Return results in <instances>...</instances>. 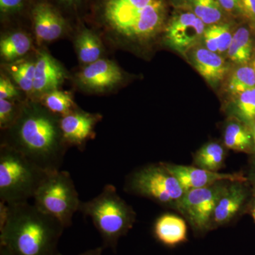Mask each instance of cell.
<instances>
[{
	"instance_id": "6da1fadb",
	"label": "cell",
	"mask_w": 255,
	"mask_h": 255,
	"mask_svg": "<svg viewBox=\"0 0 255 255\" xmlns=\"http://www.w3.org/2000/svg\"><path fill=\"white\" fill-rule=\"evenodd\" d=\"M62 223L28 202L0 203V246L12 255H57Z\"/></svg>"
},
{
	"instance_id": "7a4b0ae2",
	"label": "cell",
	"mask_w": 255,
	"mask_h": 255,
	"mask_svg": "<svg viewBox=\"0 0 255 255\" xmlns=\"http://www.w3.org/2000/svg\"><path fill=\"white\" fill-rule=\"evenodd\" d=\"M7 130L3 145L21 152L48 172L60 170L66 152L60 119L46 110L33 107L22 111Z\"/></svg>"
},
{
	"instance_id": "3957f363",
	"label": "cell",
	"mask_w": 255,
	"mask_h": 255,
	"mask_svg": "<svg viewBox=\"0 0 255 255\" xmlns=\"http://www.w3.org/2000/svg\"><path fill=\"white\" fill-rule=\"evenodd\" d=\"M102 15L111 32L135 43L150 41L165 16L164 0H102Z\"/></svg>"
},
{
	"instance_id": "277c9868",
	"label": "cell",
	"mask_w": 255,
	"mask_h": 255,
	"mask_svg": "<svg viewBox=\"0 0 255 255\" xmlns=\"http://www.w3.org/2000/svg\"><path fill=\"white\" fill-rule=\"evenodd\" d=\"M92 219L106 248L117 251L119 240L127 234L135 222V214L130 206L119 196L112 184L91 200L81 201L79 211Z\"/></svg>"
},
{
	"instance_id": "5b68a950",
	"label": "cell",
	"mask_w": 255,
	"mask_h": 255,
	"mask_svg": "<svg viewBox=\"0 0 255 255\" xmlns=\"http://www.w3.org/2000/svg\"><path fill=\"white\" fill-rule=\"evenodd\" d=\"M50 172L8 146L0 149V201L21 204L33 199Z\"/></svg>"
},
{
	"instance_id": "8992f818",
	"label": "cell",
	"mask_w": 255,
	"mask_h": 255,
	"mask_svg": "<svg viewBox=\"0 0 255 255\" xmlns=\"http://www.w3.org/2000/svg\"><path fill=\"white\" fill-rule=\"evenodd\" d=\"M33 200L38 209L58 220L65 228L72 226L82 201L70 174L60 169L50 172Z\"/></svg>"
},
{
	"instance_id": "52a82bcc",
	"label": "cell",
	"mask_w": 255,
	"mask_h": 255,
	"mask_svg": "<svg viewBox=\"0 0 255 255\" xmlns=\"http://www.w3.org/2000/svg\"><path fill=\"white\" fill-rule=\"evenodd\" d=\"M127 192L148 198L162 204L177 203L184 191L177 179L161 163L149 164L128 177Z\"/></svg>"
},
{
	"instance_id": "ba28073f",
	"label": "cell",
	"mask_w": 255,
	"mask_h": 255,
	"mask_svg": "<svg viewBox=\"0 0 255 255\" xmlns=\"http://www.w3.org/2000/svg\"><path fill=\"white\" fill-rule=\"evenodd\" d=\"M228 186L227 182H221L191 189L176 203L196 231L204 232L211 228L215 209Z\"/></svg>"
},
{
	"instance_id": "9c48e42d",
	"label": "cell",
	"mask_w": 255,
	"mask_h": 255,
	"mask_svg": "<svg viewBox=\"0 0 255 255\" xmlns=\"http://www.w3.org/2000/svg\"><path fill=\"white\" fill-rule=\"evenodd\" d=\"M205 25L194 12L175 15L166 28V41L173 49L185 53L204 37Z\"/></svg>"
},
{
	"instance_id": "30bf717a",
	"label": "cell",
	"mask_w": 255,
	"mask_h": 255,
	"mask_svg": "<svg viewBox=\"0 0 255 255\" xmlns=\"http://www.w3.org/2000/svg\"><path fill=\"white\" fill-rule=\"evenodd\" d=\"M162 164L177 179L184 192L191 189L208 187L218 182H243L246 180V178L239 174L221 173L191 166Z\"/></svg>"
},
{
	"instance_id": "8fae6325",
	"label": "cell",
	"mask_w": 255,
	"mask_h": 255,
	"mask_svg": "<svg viewBox=\"0 0 255 255\" xmlns=\"http://www.w3.org/2000/svg\"><path fill=\"white\" fill-rule=\"evenodd\" d=\"M101 119L99 115L73 111L60 119V128L66 145L75 146L83 150L85 143L95 135L96 124Z\"/></svg>"
},
{
	"instance_id": "7c38bea8",
	"label": "cell",
	"mask_w": 255,
	"mask_h": 255,
	"mask_svg": "<svg viewBox=\"0 0 255 255\" xmlns=\"http://www.w3.org/2000/svg\"><path fill=\"white\" fill-rule=\"evenodd\" d=\"M80 85L94 91H104L118 85L123 80L120 68L110 60L100 59L87 65L78 75Z\"/></svg>"
},
{
	"instance_id": "4fadbf2b",
	"label": "cell",
	"mask_w": 255,
	"mask_h": 255,
	"mask_svg": "<svg viewBox=\"0 0 255 255\" xmlns=\"http://www.w3.org/2000/svg\"><path fill=\"white\" fill-rule=\"evenodd\" d=\"M65 78L63 68L51 55L44 51L38 55L35 67L33 92L48 94L55 91Z\"/></svg>"
},
{
	"instance_id": "5bb4252c",
	"label": "cell",
	"mask_w": 255,
	"mask_h": 255,
	"mask_svg": "<svg viewBox=\"0 0 255 255\" xmlns=\"http://www.w3.org/2000/svg\"><path fill=\"white\" fill-rule=\"evenodd\" d=\"M33 18L35 34L38 41H55L63 34L65 20L49 4H37L33 9Z\"/></svg>"
},
{
	"instance_id": "9a60e30c",
	"label": "cell",
	"mask_w": 255,
	"mask_h": 255,
	"mask_svg": "<svg viewBox=\"0 0 255 255\" xmlns=\"http://www.w3.org/2000/svg\"><path fill=\"white\" fill-rule=\"evenodd\" d=\"M191 61L198 73L211 85L222 81L228 72L227 64L222 57L206 48H194Z\"/></svg>"
},
{
	"instance_id": "2e32d148",
	"label": "cell",
	"mask_w": 255,
	"mask_h": 255,
	"mask_svg": "<svg viewBox=\"0 0 255 255\" xmlns=\"http://www.w3.org/2000/svg\"><path fill=\"white\" fill-rule=\"evenodd\" d=\"M246 196L247 191L242 182H231L218 202L211 225L221 226L230 222L241 210Z\"/></svg>"
},
{
	"instance_id": "e0dca14e",
	"label": "cell",
	"mask_w": 255,
	"mask_h": 255,
	"mask_svg": "<svg viewBox=\"0 0 255 255\" xmlns=\"http://www.w3.org/2000/svg\"><path fill=\"white\" fill-rule=\"evenodd\" d=\"M154 234L157 241L162 244L167 246H177L187 241V224L179 216L163 215L156 221Z\"/></svg>"
},
{
	"instance_id": "ac0fdd59",
	"label": "cell",
	"mask_w": 255,
	"mask_h": 255,
	"mask_svg": "<svg viewBox=\"0 0 255 255\" xmlns=\"http://www.w3.org/2000/svg\"><path fill=\"white\" fill-rule=\"evenodd\" d=\"M224 142L226 147L231 150L239 152H249L253 150L251 127L238 120L231 122L225 130Z\"/></svg>"
},
{
	"instance_id": "d6986e66",
	"label": "cell",
	"mask_w": 255,
	"mask_h": 255,
	"mask_svg": "<svg viewBox=\"0 0 255 255\" xmlns=\"http://www.w3.org/2000/svg\"><path fill=\"white\" fill-rule=\"evenodd\" d=\"M75 47L79 60L85 65L101 59L103 53L100 38L90 30L85 29L80 32L75 41Z\"/></svg>"
},
{
	"instance_id": "ffe728a7",
	"label": "cell",
	"mask_w": 255,
	"mask_h": 255,
	"mask_svg": "<svg viewBox=\"0 0 255 255\" xmlns=\"http://www.w3.org/2000/svg\"><path fill=\"white\" fill-rule=\"evenodd\" d=\"M253 46L251 32L246 27H241L233 35L228 55L233 63L245 65L251 60Z\"/></svg>"
},
{
	"instance_id": "44dd1931",
	"label": "cell",
	"mask_w": 255,
	"mask_h": 255,
	"mask_svg": "<svg viewBox=\"0 0 255 255\" xmlns=\"http://www.w3.org/2000/svg\"><path fill=\"white\" fill-rule=\"evenodd\" d=\"M225 155L226 152L222 145L217 142H209L196 152L194 164L199 168L219 172L222 168Z\"/></svg>"
},
{
	"instance_id": "7402d4cb",
	"label": "cell",
	"mask_w": 255,
	"mask_h": 255,
	"mask_svg": "<svg viewBox=\"0 0 255 255\" xmlns=\"http://www.w3.org/2000/svg\"><path fill=\"white\" fill-rule=\"evenodd\" d=\"M31 41L29 37L23 32H14L1 38L0 53L4 60H16L29 51Z\"/></svg>"
},
{
	"instance_id": "603a6c76",
	"label": "cell",
	"mask_w": 255,
	"mask_h": 255,
	"mask_svg": "<svg viewBox=\"0 0 255 255\" xmlns=\"http://www.w3.org/2000/svg\"><path fill=\"white\" fill-rule=\"evenodd\" d=\"M232 114L237 120L251 127L255 122V87L235 97Z\"/></svg>"
},
{
	"instance_id": "cb8c5ba5",
	"label": "cell",
	"mask_w": 255,
	"mask_h": 255,
	"mask_svg": "<svg viewBox=\"0 0 255 255\" xmlns=\"http://www.w3.org/2000/svg\"><path fill=\"white\" fill-rule=\"evenodd\" d=\"M255 87V71L253 66L243 65L230 78L228 84V91L235 97L242 92Z\"/></svg>"
},
{
	"instance_id": "d4e9b609",
	"label": "cell",
	"mask_w": 255,
	"mask_h": 255,
	"mask_svg": "<svg viewBox=\"0 0 255 255\" xmlns=\"http://www.w3.org/2000/svg\"><path fill=\"white\" fill-rule=\"evenodd\" d=\"M223 8L218 0H193V11L205 24L214 25L223 16Z\"/></svg>"
},
{
	"instance_id": "484cf974",
	"label": "cell",
	"mask_w": 255,
	"mask_h": 255,
	"mask_svg": "<svg viewBox=\"0 0 255 255\" xmlns=\"http://www.w3.org/2000/svg\"><path fill=\"white\" fill-rule=\"evenodd\" d=\"M35 67L36 63L30 61L21 62L10 67L11 76L18 86L24 92L33 91Z\"/></svg>"
},
{
	"instance_id": "4316f807",
	"label": "cell",
	"mask_w": 255,
	"mask_h": 255,
	"mask_svg": "<svg viewBox=\"0 0 255 255\" xmlns=\"http://www.w3.org/2000/svg\"><path fill=\"white\" fill-rule=\"evenodd\" d=\"M44 103L51 113L61 117L74 111V102L70 95L58 90L47 94Z\"/></svg>"
},
{
	"instance_id": "83f0119b",
	"label": "cell",
	"mask_w": 255,
	"mask_h": 255,
	"mask_svg": "<svg viewBox=\"0 0 255 255\" xmlns=\"http://www.w3.org/2000/svg\"><path fill=\"white\" fill-rule=\"evenodd\" d=\"M16 107L10 100L0 99V127L6 130L12 127L21 116Z\"/></svg>"
},
{
	"instance_id": "f1b7e54d",
	"label": "cell",
	"mask_w": 255,
	"mask_h": 255,
	"mask_svg": "<svg viewBox=\"0 0 255 255\" xmlns=\"http://www.w3.org/2000/svg\"><path fill=\"white\" fill-rule=\"evenodd\" d=\"M215 34L218 44V52L220 53L228 52L233 39V35L227 24H214Z\"/></svg>"
},
{
	"instance_id": "f546056e",
	"label": "cell",
	"mask_w": 255,
	"mask_h": 255,
	"mask_svg": "<svg viewBox=\"0 0 255 255\" xmlns=\"http://www.w3.org/2000/svg\"><path fill=\"white\" fill-rule=\"evenodd\" d=\"M17 95L18 92L10 80L4 77H1V79H0V99L10 100Z\"/></svg>"
},
{
	"instance_id": "4dcf8cb0",
	"label": "cell",
	"mask_w": 255,
	"mask_h": 255,
	"mask_svg": "<svg viewBox=\"0 0 255 255\" xmlns=\"http://www.w3.org/2000/svg\"><path fill=\"white\" fill-rule=\"evenodd\" d=\"M203 38L205 41L206 48L214 53H217L219 49H218L217 41H216V34H215L213 25L206 28Z\"/></svg>"
},
{
	"instance_id": "1f68e13d",
	"label": "cell",
	"mask_w": 255,
	"mask_h": 255,
	"mask_svg": "<svg viewBox=\"0 0 255 255\" xmlns=\"http://www.w3.org/2000/svg\"><path fill=\"white\" fill-rule=\"evenodd\" d=\"M241 11L249 19L255 21V0H241Z\"/></svg>"
},
{
	"instance_id": "d6a6232c",
	"label": "cell",
	"mask_w": 255,
	"mask_h": 255,
	"mask_svg": "<svg viewBox=\"0 0 255 255\" xmlns=\"http://www.w3.org/2000/svg\"><path fill=\"white\" fill-rule=\"evenodd\" d=\"M23 2V0H0V9L3 13L12 12L19 9Z\"/></svg>"
},
{
	"instance_id": "836d02e7",
	"label": "cell",
	"mask_w": 255,
	"mask_h": 255,
	"mask_svg": "<svg viewBox=\"0 0 255 255\" xmlns=\"http://www.w3.org/2000/svg\"><path fill=\"white\" fill-rule=\"evenodd\" d=\"M223 9L226 10L229 12L241 11V0H218Z\"/></svg>"
},
{
	"instance_id": "e575fe53",
	"label": "cell",
	"mask_w": 255,
	"mask_h": 255,
	"mask_svg": "<svg viewBox=\"0 0 255 255\" xmlns=\"http://www.w3.org/2000/svg\"><path fill=\"white\" fill-rule=\"evenodd\" d=\"M104 250H105V248H103V246L98 247V248H96L95 249L89 250V251L84 252L83 253H81V254L78 255H102ZM57 255H65L61 254V253H59Z\"/></svg>"
},
{
	"instance_id": "d590c367",
	"label": "cell",
	"mask_w": 255,
	"mask_h": 255,
	"mask_svg": "<svg viewBox=\"0 0 255 255\" xmlns=\"http://www.w3.org/2000/svg\"><path fill=\"white\" fill-rule=\"evenodd\" d=\"M252 135L253 138V150L255 151V122L251 126Z\"/></svg>"
},
{
	"instance_id": "8d00e7d4",
	"label": "cell",
	"mask_w": 255,
	"mask_h": 255,
	"mask_svg": "<svg viewBox=\"0 0 255 255\" xmlns=\"http://www.w3.org/2000/svg\"><path fill=\"white\" fill-rule=\"evenodd\" d=\"M251 177L255 183V156L253 159V163H252Z\"/></svg>"
},
{
	"instance_id": "74e56055",
	"label": "cell",
	"mask_w": 255,
	"mask_h": 255,
	"mask_svg": "<svg viewBox=\"0 0 255 255\" xmlns=\"http://www.w3.org/2000/svg\"><path fill=\"white\" fill-rule=\"evenodd\" d=\"M0 255H12L4 247L0 246Z\"/></svg>"
},
{
	"instance_id": "f35d334b",
	"label": "cell",
	"mask_w": 255,
	"mask_h": 255,
	"mask_svg": "<svg viewBox=\"0 0 255 255\" xmlns=\"http://www.w3.org/2000/svg\"><path fill=\"white\" fill-rule=\"evenodd\" d=\"M61 1H63V2L67 3V4H72L78 2L80 0H61Z\"/></svg>"
},
{
	"instance_id": "ab89813d",
	"label": "cell",
	"mask_w": 255,
	"mask_h": 255,
	"mask_svg": "<svg viewBox=\"0 0 255 255\" xmlns=\"http://www.w3.org/2000/svg\"><path fill=\"white\" fill-rule=\"evenodd\" d=\"M253 219H254L255 221V206H254V208H253Z\"/></svg>"
},
{
	"instance_id": "60d3db41",
	"label": "cell",
	"mask_w": 255,
	"mask_h": 255,
	"mask_svg": "<svg viewBox=\"0 0 255 255\" xmlns=\"http://www.w3.org/2000/svg\"><path fill=\"white\" fill-rule=\"evenodd\" d=\"M253 68H254V70L255 71V59L254 60H253Z\"/></svg>"
}]
</instances>
